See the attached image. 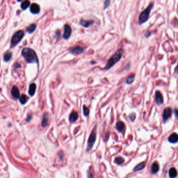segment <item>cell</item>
<instances>
[{
  "label": "cell",
  "mask_w": 178,
  "mask_h": 178,
  "mask_svg": "<svg viewBox=\"0 0 178 178\" xmlns=\"http://www.w3.org/2000/svg\"><path fill=\"white\" fill-rule=\"evenodd\" d=\"M22 54L25 60L28 63H38V59L36 52L32 49L26 48H24L22 52Z\"/></svg>",
  "instance_id": "6da1fadb"
},
{
  "label": "cell",
  "mask_w": 178,
  "mask_h": 178,
  "mask_svg": "<svg viewBox=\"0 0 178 178\" xmlns=\"http://www.w3.org/2000/svg\"><path fill=\"white\" fill-rule=\"evenodd\" d=\"M123 53L124 50L122 49L118 50L109 59L106 65L105 66L104 69L105 70H109L111 68L113 65H114L116 63H117L121 60Z\"/></svg>",
  "instance_id": "7a4b0ae2"
},
{
  "label": "cell",
  "mask_w": 178,
  "mask_h": 178,
  "mask_svg": "<svg viewBox=\"0 0 178 178\" xmlns=\"http://www.w3.org/2000/svg\"><path fill=\"white\" fill-rule=\"evenodd\" d=\"M153 6L154 3H150L147 6V8L141 13L139 16V18H138V24L140 25H142L143 24L145 23L148 21L150 13L151 10H152Z\"/></svg>",
  "instance_id": "3957f363"
},
{
  "label": "cell",
  "mask_w": 178,
  "mask_h": 178,
  "mask_svg": "<svg viewBox=\"0 0 178 178\" xmlns=\"http://www.w3.org/2000/svg\"><path fill=\"white\" fill-rule=\"evenodd\" d=\"M96 135H97V131H96V126L95 127H94L93 130L92 131L88 140L87 147V151H90V150H91L92 148H93L96 141Z\"/></svg>",
  "instance_id": "277c9868"
},
{
  "label": "cell",
  "mask_w": 178,
  "mask_h": 178,
  "mask_svg": "<svg viewBox=\"0 0 178 178\" xmlns=\"http://www.w3.org/2000/svg\"><path fill=\"white\" fill-rule=\"evenodd\" d=\"M24 36V32L22 30H19L17 32H16L12 38L11 39L12 45L13 46V47H14V46L17 44L22 40Z\"/></svg>",
  "instance_id": "5b68a950"
},
{
  "label": "cell",
  "mask_w": 178,
  "mask_h": 178,
  "mask_svg": "<svg viewBox=\"0 0 178 178\" xmlns=\"http://www.w3.org/2000/svg\"><path fill=\"white\" fill-rule=\"evenodd\" d=\"M171 109L170 107H167L164 109L162 114V119L163 122H167L171 117Z\"/></svg>",
  "instance_id": "8992f818"
},
{
  "label": "cell",
  "mask_w": 178,
  "mask_h": 178,
  "mask_svg": "<svg viewBox=\"0 0 178 178\" xmlns=\"http://www.w3.org/2000/svg\"><path fill=\"white\" fill-rule=\"evenodd\" d=\"M69 51L72 54L74 55H80L84 51V49L81 46H75L69 49Z\"/></svg>",
  "instance_id": "52a82bcc"
},
{
  "label": "cell",
  "mask_w": 178,
  "mask_h": 178,
  "mask_svg": "<svg viewBox=\"0 0 178 178\" xmlns=\"http://www.w3.org/2000/svg\"><path fill=\"white\" fill-rule=\"evenodd\" d=\"M155 97L156 103L157 104V105H160L163 103V97L160 91L159 90L156 91Z\"/></svg>",
  "instance_id": "ba28073f"
},
{
  "label": "cell",
  "mask_w": 178,
  "mask_h": 178,
  "mask_svg": "<svg viewBox=\"0 0 178 178\" xmlns=\"http://www.w3.org/2000/svg\"><path fill=\"white\" fill-rule=\"evenodd\" d=\"M72 34V28L68 24H65L64 26V34L63 38L65 39H68Z\"/></svg>",
  "instance_id": "9c48e42d"
},
{
  "label": "cell",
  "mask_w": 178,
  "mask_h": 178,
  "mask_svg": "<svg viewBox=\"0 0 178 178\" xmlns=\"http://www.w3.org/2000/svg\"><path fill=\"white\" fill-rule=\"evenodd\" d=\"M95 22L94 21H87L84 19H81L80 22V24L85 28H88L90 26L93 25Z\"/></svg>",
  "instance_id": "30bf717a"
},
{
  "label": "cell",
  "mask_w": 178,
  "mask_h": 178,
  "mask_svg": "<svg viewBox=\"0 0 178 178\" xmlns=\"http://www.w3.org/2000/svg\"><path fill=\"white\" fill-rule=\"evenodd\" d=\"M30 12L32 14H38L40 12V7L36 3H33L30 6Z\"/></svg>",
  "instance_id": "8fae6325"
},
{
  "label": "cell",
  "mask_w": 178,
  "mask_h": 178,
  "mask_svg": "<svg viewBox=\"0 0 178 178\" xmlns=\"http://www.w3.org/2000/svg\"><path fill=\"white\" fill-rule=\"evenodd\" d=\"M78 118V113L76 111H73L70 114L69 116V121L71 123H73L76 121Z\"/></svg>",
  "instance_id": "7c38bea8"
},
{
  "label": "cell",
  "mask_w": 178,
  "mask_h": 178,
  "mask_svg": "<svg viewBox=\"0 0 178 178\" xmlns=\"http://www.w3.org/2000/svg\"><path fill=\"white\" fill-rule=\"evenodd\" d=\"M159 170V164L157 162H155L151 164V173L152 174H156L158 172Z\"/></svg>",
  "instance_id": "4fadbf2b"
},
{
  "label": "cell",
  "mask_w": 178,
  "mask_h": 178,
  "mask_svg": "<svg viewBox=\"0 0 178 178\" xmlns=\"http://www.w3.org/2000/svg\"><path fill=\"white\" fill-rule=\"evenodd\" d=\"M11 94L12 96L14 97L15 99H17L19 98V91L18 89V88L15 86H14L12 87V90H11Z\"/></svg>",
  "instance_id": "5bb4252c"
},
{
  "label": "cell",
  "mask_w": 178,
  "mask_h": 178,
  "mask_svg": "<svg viewBox=\"0 0 178 178\" xmlns=\"http://www.w3.org/2000/svg\"><path fill=\"white\" fill-rule=\"evenodd\" d=\"M178 141V136L176 133H172L168 137V141L172 144H175Z\"/></svg>",
  "instance_id": "9a60e30c"
},
{
  "label": "cell",
  "mask_w": 178,
  "mask_h": 178,
  "mask_svg": "<svg viewBox=\"0 0 178 178\" xmlns=\"http://www.w3.org/2000/svg\"><path fill=\"white\" fill-rule=\"evenodd\" d=\"M36 90V85L34 83L31 84L29 86V94L31 96H34L35 94Z\"/></svg>",
  "instance_id": "2e32d148"
},
{
  "label": "cell",
  "mask_w": 178,
  "mask_h": 178,
  "mask_svg": "<svg viewBox=\"0 0 178 178\" xmlns=\"http://www.w3.org/2000/svg\"><path fill=\"white\" fill-rule=\"evenodd\" d=\"M177 175V171L175 168H171L169 170V176L170 178H175Z\"/></svg>",
  "instance_id": "e0dca14e"
},
{
  "label": "cell",
  "mask_w": 178,
  "mask_h": 178,
  "mask_svg": "<svg viewBox=\"0 0 178 178\" xmlns=\"http://www.w3.org/2000/svg\"><path fill=\"white\" fill-rule=\"evenodd\" d=\"M124 124L123 122L122 121H118L117 122L116 124V129L120 132L124 130Z\"/></svg>",
  "instance_id": "ac0fdd59"
},
{
  "label": "cell",
  "mask_w": 178,
  "mask_h": 178,
  "mask_svg": "<svg viewBox=\"0 0 178 178\" xmlns=\"http://www.w3.org/2000/svg\"><path fill=\"white\" fill-rule=\"evenodd\" d=\"M145 167V163L144 162H141L140 163H138L137 165H136L134 168V171H138L143 170Z\"/></svg>",
  "instance_id": "d6986e66"
},
{
  "label": "cell",
  "mask_w": 178,
  "mask_h": 178,
  "mask_svg": "<svg viewBox=\"0 0 178 178\" xmlns=\"http://www.w3.org/2000/svg\"><path fill=\"white\" fill-rule=\"evenodd\" d=\"M49 120V116L47 114H44L42 117V127L44 128L48 123Z\"/></svg>",
  "instance_id": "ffe728a7"
},
{
  "label": "cell",
  "mask_w": 178,
  "mask_h": 178,
  "mask_svg": "<svg viewBox=\"0 0 178 178\" xmlns=\"http://www.w3.org/2000/svg\"><path fill=\"white\" fill-rule=\"evenodd\" d=\"M135 75L134 74H131L126 79V83L128 85H130L135 80Z\"/></svg>",
  "instance_id": "44dd1931"
},
{
  "label": "cell",
  "mask_w": 178,
  "mask_h": 178,
  "mask_svg": "<svg viewBox=\"0 0 178 178\" xmlns=\"http://www.w3.org/2000/svg\"><path fill=\"white\" fill-rule=\"evenodd\" d=\"M36 25L32 24L30 25L27 28V32L30 33V34H31V33H32L35 31V30L36 29Z\"/></svg>",
  "instance_id": "7402d4cb"
},
{
  "label": "cell",
  "mask_w": 178,
  "mask_h": 178,
  "mask_svg": "<svg viewBox=\"0 0 178 178\" xmlns=\"http://www.w3.org/2000/svg\"><path fill=\"white\" fill-rule=\"evenodd\" d=\"M27 100H28L27 97L24 94L22 95L20 97V98H19V101H20V102L22 104H24L25 103H26V102L27 101Z\"/></svg>",
  "instance_id": "603a6c76"
},
{
  "label": "cell",
  "mask_w": 178,
  "mask_h": 178,
  "mask_svg": "<svg viewBox=\"0 0 178 178\" xmlns=\"http://www.w3.org/2000/svg\"><path fill=\"white\" fill-rule=\"evenodd\" d=\"M30 5V2L29 1H24L22 4H21V8L23 10H25L26 9H27Z\"/></svg>",
  "instance_id": "cb8c5ba5"
},
{
  "label": "cell",
  "mask_w": 178,
  "mask_h": 178,
  "mask_svg": "<svg viewBox=\"0 0 178 178\" xmlns=\"http://www.w3.org/2000/svg\"><path fill=\"white\" fill-rule=\"evenodd\" d=\"M124 161V159L122 157H118L116 158L115 160H114V162L115 163L117 164H121L122 163H123Z\"/></svg>",
  "instance_id": "d4e9b609"
},
{
  "label": "cell",
  "mask_w": 178,
  "mask_h": 178,
  "mask_svg": "<svg viewBox=\"0 0 178 178\" xmlns=\"http://www.w3.org/2000/svg\"><path fill=\"white\" fill-rule=\"evenodd\" d=\"M12 53L10 52L7 53H6L4 54V60L5 62H8L10 60V59L12 57Z\"/></svg>",
  "instance_id": "484cf974"
},
{
  "label": "cell",
  "mask_w": 178,
  "mask_h": 178,
  "mask_svg": "<svg viewBox=\"0 0 178 178\" xmlns=\"http://www.w3.org/2000/svg\"><path fill=\"white\" fill-rule=\"evenodd\" d=\"M83 114H84V116H88L89 114V109L87 107H86L85 105H83Z\"/></svg>",
  "instance_id": "4316f807"
},
{
  "label": "cell",
  "mask_w": 178,
  "mask_h": 178,
  "mask_svg": "<svg viewBox=\"0 0 178 178\" xmlns=\"http://www.w3.org/2000/svg\"><path fill=\"white\" fill-rule=\"evenodd\" d=\"M110 1H109V0H106V1H104V6H103V10H105V9H107L109 6L110 5Z\"/></svg>",
  "instance_id": "83f0119b"
},
{
  "label": "cell",
  "mask_w": 178,
  "mask_h": 178,
  "mask_svg": "<svg viewBox=\"0 0 178 178\" xmlns=\"http://www.w3.org/2000/svg\"><path fill=\"white\" fill-rule=\"evenodd\" d=\"M129 118L130 119V120L131 121H134L135 120V118H136V114L135 113H131L129 116Z\"/></svg>",
  "instance_id": "f1b7e54d"
},
{
  "label": "cell",
  "mask_w": 178,
  "mask_h": 178,
  "mask_svg": "<svg viewBox=\"0 0 178 178\" xmlns=\"http://www.w3.org/2000/svg\"><path fill=\"white\" fill-rule=\"evenodd\" d=\"M87 178H94L93 174L90 172H88L87 173Z\"/></svg>",
  "instance_id": "f546056e"
},
{
  "label": "cell",
  "mask_w": 178,
  "mask_h": 178,
  "mask_svg": "<svg viewBox=\"0 0 178 178\" xmlns=\"http://www.w3.org/2000/svg\"><path fill=\"white\" fill-rule=\"evenodd\" d=\"M174 114H175V116H176V117H177V109H174Z\"/></svg>",
  "instance_id": "4dcf8cb0"
},
{
  "label": "cell",
  "mask_w": 178,
  "mask_h": 178,
  "mask_svg": "<svg viewBox=\"0 0 178 178\" xmlns=\"http://www.w3.org/2000/svg\"><path fill=\"white\" fill-rule=\"evenodd\" d=\"M90 64H96V62L95 61H90Z\"/></svg>",
  "instance_id": "1f68e13d"
},
{
  "label": "cell",
  "mask_w": 178,
  "mask_h": 178,
  "mask_svg": "<svg viewBox=\"0 0 178 178\" xmlns=\"http://www.w3.org/2000/svg\"><path fill=\"white\" fill-rule=\"evenodd\" d=\"M177 67L176 66V67L175 68V72L177 73Z\"/></svg>",
  "instance_id": "d6a6232c"
}]
</instances>
